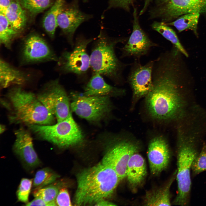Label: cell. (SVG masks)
I'll return each mask as SVG.
<instances>
[{
    "label": "cell",
    "instance_id": "6da1fadb",
    "mask_svg": "<svg viewBox=\"0 0 206 206\" xmlns=\"http://www.w3.org/2000/svg\"><path fill=\"white\" fill-rule=\"evenodd\" d=\"M180 58L175 53L165 52L154 60L152 87L145 97L148 112L156 120H176L184 115L180 85L184 78Z\"/></svg>",
    "mask_w": 206,
    "mask_h": 206
},
{
    "label": "cell",
    "instance_id": "7a4b0ae2",
    "mask_svg": "<svg viewBox=\"0 0 206 206\" xmlns=\"http://www.w3.org/2000/svg\"><path fill=\"white\" fill-rule=\"evenodd\" d=\"M77 181L74 201L80 206L95 204L110 197L120 180L115 170L101 161L80 172Z\"/></svg>",
    "mask_w": 206,
    "mask_h": 206
},
{
    "label": "cell",
    "instance_id": "3957f363",
    "mask_svg": "<svg viewBox=\"0 0 206 206\" xmlns=\"http://www.w3.org/2000/svg\"><path fill=\"white\" fill-rule=\"evenodd\" d=\"M2 104L9 112V120L12 123L29 125L55 124V117L47 109L33 93L19 87L11 89Z\"/></svg>",
    "mask_w": 206,
    "mask_h": 206
},
{
    "label": "cell",
    "instance_id": "277c9868",
    "mask_svg": "<svg viewBox=\"0 0 206 206\" xmlns=\"http://www.w3.org/2000/svg\"><path fill=\"white\" fill-rule=\"evenodd\" d=\"M122 39H112L101 32L94 41L90 56V67L94 73L104 76L117 84L123 83V73L128 65L121 62L116 54L115 48Z\"/></svg>",
    "mask_w": 206,
    "mask_h": 206
},
{
    "label": "cell",
    "instance_id": "5b68a950",
    "mask_svg": "<svg viewBox=\"0 0 206 206\" xmlns=\"http://www.w3.org/2000/svg\"><path fill=\"white\" fill-rule=\"evenodd\" d=\"M180 133L177 150L176 177L178 192L173 204L185 206L188 205L189 201L191 188L190 172L192 164L199 152L194 140Z\"/></svg>",
    "mask_w": 206,
    "mask_h": 206
},
{
    "label": "cell",
    "instance_id": "8992f818",
    "mask_svg": "<svg viewBox=\"0 0 206 206\" xmlns=\"http://www.w3.org/2000/svg\"><path fill=\"white\" fill-rule=\"evenodd\" d=\"M30 130L38 137L60 147H66L78 144L83 138L81 130L71 113L64 120L51 125L32 124Z\"/></svg>",
    "mask_w": 206,
    "mask_h": 206
},
{
    "label": "cell",
    "instance_id": "52a82bcc",
    "mask_svg": "<svg viewBox=\"0 0 206 206\" xmlns=\"http://www.w3.org/2000/svg\"><path fill=\"white\" fill-rule=\"evenodd\" d=\"M36 96L57 122L64 120L71 113L69 97L58 80L47 85Z\"/></svg>",
    "mask_w": 206,
    "mask_h": 206
},
{
    "label": "cell",
    "instance_id": "ba28073f",
    "mask_svg": "<svg viewBox=\"0 0 206 206\" xmlns=\"http://www.w3.org/2000/svg\"><path fill=\"white\" fill-rule=\"evenodd\" d=\"M70 104L72 110L80 117L92 122L100 121L110 112L111 103L108 96H86L76 94Z\"/></svg>",
    "mask_w": 206,
    "mask_h": 206
},
{
    "label": "cell",
    "instance_id": "9c48e42d",
    "mask_svg": "<svg viewBox=\"0 0 206 206\" xmlns=\"http://www.w3.org/2000/svg\"><path fill=\"white\" fill-rule=\"evenodd\" d=\"M154 64V60L143 65L140 60H135L130 64L127 81L132 92V107L140 99L146 97L152 88Z\"/></svg>",
    "mask_w": 206,
    "mask_h": 206
},
{
    "label": "cell",
    "instance_id": "30bf717a",
    "mask_svg": "<svg viewBox=\"0 0 206 206\" xmlns=\"http://www.w3.org/2000/svg\"><path fill=\"white\" fill-rule=\"evenodd\" d=\"M92 40V39L78 38L72 51H66L63 53L58 60L62 71L79 75L87 72L90 67V62L86 48Z\"/></svg>",
    "mask_w": 206,
    "mask_h": 206
},
{
    "label": "cell",
    "instance_id": "8fae6325",
    "mask_svg": "<svg viewBox=\"0 0 206 206\" xmlns=\"http://www.w3.org/2000/svg\"><path fill=\"white\" fill-rule=\"evenodd\" d=\"M138 149L139 146L136 142L128 139H122L109 149L102 161L115 170L121 181L126 177L129 159Z\"/></svg>",
    "mask_w": 206,
    "mask_h": 206
},
{
    "label": "cell",
    "instance_id": "7c38bea8",
    "mask_svg": "<svg viewBox=\"0 0 206 206\" xmlns=\"http://www.w3.org/2000/svg\"><path fill=\"white\" fill-rule=\"evenodd\" d=\"M132 33L128 41L120 48L122 58L132 57L138 60L149 53L151 49L158 46L149 38L142 29L139 22L137 11L134 8Z\"/></svg>",
    "mask_w": 206,
    "mask_h": 206
},
{
    "label": "cell",
    "instance_id": "4fadbf2b",
    "mask_svg": "<svg viewBox=\"0 0 206 206\" xmlns=\"http://www.w3.org/2000/svg\"><path fill=\"white\" fill-rule=\"evenodd\" d=\"M154 12L164 21L192 13L206 14V0H159Z\"/></svg>",
    "mask_w": 206,
    "mask_h": 206
},
{
    "label": "cell",
    "instance_id": "5bb4252c",
    "mask_svg": "<svg viewBox=\"0 0 206 206\" xmlns=\"http://www.w3.org/2000/svg\"><path fill=\"white\" fill-rule=\"evenodd\" d=\"M147 156L152 174L157 175L167 168L171 153L168 144L164 137L157 136L151 140L148 144Z\"/></svg>",
    "mask_w": 206,
    "mask_h": 206
},
{
    "label": "cell",
    "instance_id": "9a60e30c",
    "mask_svg": "<svg viewBox=\"0 0 206 206\" xmlns=\"http://www.w3.org/2000/svg\"><path fill=\"white\" fill-rule=\"evenodd\" d=\"M22 57L26 63L59 60L45 41L35 34L29 36L25 40Z\"/></svg>",
    "mask_w": 206,
    "mask_h": 206
},
{
    "label": "cell",
    "instance_id": "2e32d148",
    "mask_svg": "<svg viewBox=\"0 0 206 206\" xmlns=\"http://www.w3.org/2000/svg\"><path fill=\"white\" fill-rule=\"evenodd\" d=\"M89 18V16L80 11L75 4L64 9L63 7L57 18V25L67 36L72 46L74 45L73 37L77 29Z\"/></svg>",
    "mask_w": 206,
    "mask_h": 206
},
{
    "label": "cell",
    "instance_id": "e0dca14e",
    "mask_svg": "<svg viewBox=\"0 0 206 206\" xmlns=\"http://www.w3.org/2000/svg\"><path fill=\"white\" fill-rule=\"evenodd\" d=\"M15 134L13 149L15 153L28 166L33 167L39 165L40 161L34 148L30 132L21 128L15 131Z\"/></svg>",
    "mask_w": 206,
    "mask_h": 206
},
{
    "label": "cell",
    "instance_id": "ac0fdd59",
    "mask_svg": "<svg viewBox=\"0 0 206 206\" xmlns=\"http://www.w3.org/2000/svg\"><path fill=\"white\" fill-rule=\"evenodd\" d=\"M125 90L106 83L102 75L94 73L85 86L83 95L86 96H117L123 95Z\"/></svg>",
    "mask_w": 206,
    "mask_h": 206
},
{
    "label": "cell",
    "instance_id": "d6986e66",
    "mask_svg": "<svg viewBox=\"0 0 206 206\" xmlns=\"http://www.w3.org/2000/svg\"><path fill=\"white\" fill-rule=\"evenodd\" d=\"M147 174L146 162L143 157L135 153L131 157L127 166L126 177L130 188L135 190L142 185Z\"/></svg>",
    "mask_w": 206,
    "mask_h": 206
},
{
    "label": "cell",
    "instance_id": "ffe728a7",
    "mask_svg": "<svg viewBox=\"0 0 206 206\" xmlns=\"http://www.w3.org/2000/svg\"><path fill=\"white\" fill-rule=\"evenodd\" d=\"M177 171L164 186L147 191L144 197V204L147 206H170V189L175 179Z\"/></svg>",
    "mask_w": 206,
    "mask_h": 206
},
{
    "label": "cell",
    "instance_id": "44dd1931",
    "mask_svg": "<svg viewBox=\"0 0 206 206\" xmlns=\"http://www.w3.org/2000/svg\"><path fill=\"white\" fill-rule=\"evenodd\" d=\"M27 78L22 72L11 66L3 59H0V84L2 88L12 85H21L25 82Z\"/></svg>",
    "mask_w": 206,
    "mask_h": 206
},
{
    "label": "cell",
    "instance_id": "7402d4cb",
    "mask_svg": "<svg viewBox=\"0 0 206 206\" xmlns=\"http://www.w3.org/2000/svg\"><path fill=\"white\" fill-rule=\"evenodd\" d=\"M5 14L11 25L17 32L25 25L27 20L25 13L18 1H12Z\"/></svg>",
    "mask_w": 206,
    "mask_h": 206
},
{
    "label": "cell",
    "instance_id": "603a6c76",
    "mask_svg": "<svg viewBox=\"0 0 206 206\" xmlns=\"http://www.w3.org/2000/svg\"><path fill=\"white\" fill-rule=\"evenodd\" d=\"M65 0H56L46 13L43 21V27L49 35L53 37L56 28L58 17L63 9Z\"/></svg>",
    "mask_w": 206,
    "mask_h": 206
},
{
    "label": "cell",
    "instance_id": "cb8c5ba5",
    "mask_svg": "<svg viewBox=\"0 0 206 206\" xmlns=\"http://www.w3.org/2000/svg\"><path fill=\"white\" fill-rule=\"evenodd\" d=\"M200 13H192L183 14L173 22L166 23L175 27L179 32L186 30L192 31L197 35V27Z\"/></svg>",
    "mask_w": 206,
    "mask_h": 206
},
{
    "label": "cell",
    "instance_id": "d4e9b609",
    "mask_svg": "<svg viewBox=\"0 0 206 206\" xmlns=\"http://www.w3.org/2000/svg\"><path fill=\"white\" fill-rule=\"evenodd\" d=\"M153 29L157 31L165 38L170 41L174 46L185 57L188 54L181 43L175 31L164 22H155L152 25Z\"/></svg>",
    "mask_w": 206,
    "mask_h": 206
},
{
    "label": "cell",
    "instance_id": "484cf974",
    "mask_svg": "<svg viewBox=\"0 0 206 206\" xmlns=\"http://www.w3.org/2000/svg\"><path fill=\"white\" fill-rule=\"evenodd\" d=\"M17 33L11 25L5 14L0 13V43L7 48H11L12 40Z\"/></svg>",
    "mask_w": 206,
    "mask_h": 206
},
{
    "label": "cell",
    "instance_id": "4316f807",
    "mask_svg": "<svg viewBox=\"0 0 206 206\" xmlns=\"http://www.w3.org/2000/svg\"><path fill=\"white\" fill-rule=\"evenodd\" d=\"M59 176L48 168L38 170L36 173L33 180V186L35 189L41 188L54 183Z\"/></svg>",
    "mask_w": 206,
    "mask_h": 206
},
{
    "label": "cell",
    "instance_id": "83f0119b",
    "mask_svg": "<svg viewBox=\"0 0 206 206\" xmlns=\"http://www.w3.org/2000/svg\"><path fill=\"white\" fill-rule=\"evenodd\" d=\"M57 184L53 183L41 188L35 189L33 194L35 197H40L53 206H57L55 200L60 190Z\"/></svg>",
    "mask_w": 206,
    "mask_h": 206
},
{
    "label": "cell",
    "instance_id": "f1b7e54d",
    "mask_svg": "<svg viewBox=\"0 0 206 206\" xmlns=\"http://www.w3.org/2000/svg\"><path fill=\"white\" fill-rule=\"evenodd\" d=\"M50 0H21L20 4L30 13L37 14L44 11L50 6Z\"/></svg>",
    "mask_w": 206,
    "mask_h": 206
},
{
    "label": "cell",
    "instance_id": "f546056e",
    "mask_svg": "<svg viewBox=\"0 0 206 206\" xmlns=\"http://www.w3.org/2000/svg\"><path fill=\"white\" fill-rule=\"evenodd\" d=\"M33 182L31 179L25 178L21 179L16 193L19 201L26 203L28 202Z\"/></svg>",
    "mask_w": 206,
    "mask_h": 206
},
{
    "label": "cell",
    "instance_id": "4dcf8cb0",
    "mask_svg": "<svg viewBox=\"0 0 206 206\" xmlns=\"http://www.w3.org/2000/svg\"><path fill=\"white\" fill-rule=\"evenodd\" d=\"M191 170L194 175L206 171V145L203 146L193 161Z\"/></svg>",
    "mask_w": 206,
    "mask_h": 206
},
{
    "label": "cell",
    "instance_id": "1f68e13d",
    "mask_svg": "<svg viewBox=\"0 0 206 206\" xmlns=\"http://www.w3.org/2000/svg\"><path fill=\"white\" fill-rule=\"evenodd\" d=\"M55 201L57 205L70 206V197L68 190L63 188L60 189L56 197Z\"/></svg>",
    "mask_w": 206,
    "mask_h": 206
},
{
    "label": "cell",
    "instance_id": "d6a6232c",
    "mask_svg": "<svg viewBox=\"0 0 206 206\" xmlns=\"http://www.w3.org/2000/svg\"><path fill=\"white\" fill-rule=\"evenodd\" d=\"M26 206H53L50 203H47L42 198L39 197H36L30 202L26 203Z\"/></svg>",
    "mask_w": 206,
    "mask_h": 206
},
{
    "label": "cell",
    "instance_id": "836d02e7",
    "mask_svg": "<svg viewBox=\"0 0 206 206\" xmlns=\"http://www.w3.org/2000/svg\"><path fill=\"white\" fill-rule=\"evenodd\" d=\"M112 3L116 6L126 9H128L130 6L135 0H111Z\"/></svg>",
    "mask_w": 206,
    "mask_h": 206
},
{
    "label": "cell",
    "instance_id": "e575fe53",
    "mask_svg": "<svg viewBox=\"0 0 206 206\" xmlns=\"http://www.w3.org/2000/svg\"><path fill=\"white\" fill-rule=\"evenodd\" d=\"M11 1V0H0V13L5 14Z\"/></svg>",
    "mask_w": 206,
    "mask_h": 206
},
{
    "label": "cell",
    "instance_id": "d590c367",
    "mask_svg": "<svg viewBox=\"0 0 206 206\" xmlns=\"http://www.w3.org/2000/svg\"><path fill=\"white\" fill-rule=\"evenodd\" d=\"M106 199H103L98 202L95 205L98 206H114L116 205L114 203L108 201Z\"/></svg>",
    "mask_w": 206,
    "mask_h": 206
},
{
    "label": "cell",
    "instance_id": "8d00e7d4",
    "mask_svg": "<svg viewBox=\"0 0 206 206\" xmlns=\"http://www.w3.org/2000/svg\"><path fill=\"white\" fill-rule=\"evenodd\" d=\"M150 1L151 0H145L144 6L140 12V15L142 14L144 12L149 4Z\"/></svg>",
    "mask_w": 206,
    "mask_h": 206
},
{
    "label": "cell",
    "instance_id": "74e56055",
    "mask_svg": "<svg viewBox=\"0 0 206 206\" xmlns=\"http://www.w3.org/2000/svg\"><path fill=\"white\" fill-rule=\"evenodd\" d=\"M5 126L4 125L1 124L0 125V133H3L5 130Z\"/></svg>",
    "mask_w": 206,
    "mask_h": 206
}]
</instances>
